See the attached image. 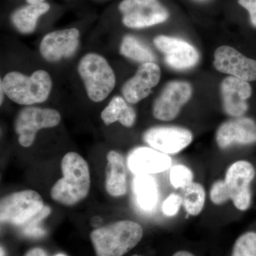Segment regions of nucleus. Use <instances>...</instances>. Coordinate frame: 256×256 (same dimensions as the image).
I'll use <instances>...</instances> for the list:
<instances>
[{
	"label": "nucleus",
	"instance_id": "dca6fc26",
	"mask_svg": "<svg viewBox=\"0 0 256 256\" xmlns=\"http://www.w3.org/2000/svg\"><path fill=\"white\" fill-rule=\"evenodd\" d=\"M171 158L166 154L146 146H138L128 154V168L136 175H150L169 169Z\"/></svg>",
	"mask_w": 256,
	"mask_h": 256
},
{
	"label": "nucleus",
	"instance_id": "2eb2a0df",
	"mask_svg": "<svg viewBox=\"0 0 256 256\" xmlns=\"http://www.w3.org/2000/svg\"><path fill=\"white\" fill-rule=\"evenodd\" d=\"M220 149H227L234 144H254L256 142V122L249 118L238 117L220 124L216 136Z\"/></svg>",
	"mask_w": 256,
	"mask_h": 256
},
{
	"label": "nucleus",
	"instance_id": "c85d7f7f",
	"mask_svg": "<svg viewBox=\"0 0 256 256\" xmlns=\"http://www.w3.org/2000/svg\"><path fill=\"white\" fill-rule=\"evenodd\" d=\"M24 233L26 235L30 236L32 237H40L42 236L45 234L44 230L43 229L40 228V227L28 226L24 230Z\"/></svg>",
	"mask_w": 256,
	"mask_h": 256
},
{
	"label": "nucleus",
	"instance_id": "5701e85b",
	"mask_svg": "<svg viewBox=\"0 0 256 256\" xmlns=\"http://www.w3.org/2000/svg\"><path fill=\"white\" fill-rule=\"evenodd\" d=\"M182 205L188 214L197 216L201 213L204 206L206 193L200 184L192 182L182 188Z\"/></svg>",
	"mask_w": 256,
	"mask_h": 256
},
{
	"label": "nucleus",
	"instance_id": "a211bd4d",
	"mask_svg": "<svg viewBox=\"0 0 256 256\" xmlns=\"http://www.w3.org/2000/svg\"><path fill=\"white\" fill-rule=\"evenodd\" d=\"M106 168V192L110 196L118 197L126 194L128 190L127 172L124 159L116 151H110L107 154Z\"/></svg>",
	"mask_w": 256,
	"mask_h": 256
},
{
	"label": "nucleus",
	"instance_id": "6ab92c4d",
	"mask_svg": "<svg viewBox=\"0 0 256 256\" xmlns=\"http://www.w3.org/2000/svg\"><path fill=\"white\" fill-rule=\"evenodd\" d=\"M132 192L141 210L151 212L156 208L159 192L156 180L150 175H136L132 181Z\"/></svg>",
	"mask_w": 256,
	"mask_h": 256
},
{
	"label": "nucleus",
	"instance_id": "7ed1b4c3",
	"mask_svg": "<svg viewBox=\"0 0 256 256\" xmlns=\"http://www.w3.org/2000/svg\"><path fill=\"white\" fill-rule=\"evenodd\" d=\"M5 95L20 105L30 106L47 100L52 90L50 74L38 70L31 76L18 72H10L1 80Z\"/></svg>",
	"mask_w": 256,
	"mask_h": 256
},
{
	"label": "nucleus",
	"instance_id": "412c9836",
	"mask_svg": "<svg viewBox=\"0 0 256 256\" xmlns=\"http://www.w3.org/2000/svg\"><path fill=\"white\" fill-rule=\"evenodd\" d=\"M50 9V5L46 2L28 4L15 11L12 15V22L22 33H32L36 28L38 18Z\"/></svg>",
	"mask_w": 256,
	"mask_h": 256
},
{
	"label": "nucleus",
	"instance_id": "2f4dec72",
	"mask_svg": "<svg viewBox=\"0 0 256 256\" xmlns=\"http://www.w3.org/2000/svg\"><path fill=\"white\" fill-rule=\"evenodd\" d=\"M44 1L45 0H26L30 4H41V3L44 2Z\"/></svg>",
	"mask_w": 256,
	"mask_h": 256
},
{
	"label": "nucleus",
	"instance_id": "cd10ccee",
	"mask_svg": "<svg viewBox=\"0 0 256 256\" xmlns=\"http://www.w3.org/2000/svg\"><path fill=\"white\" fill-rule=\"evenodd\" d=\"M238 3L248 10L250 14V22L256 28V0H238Z\"/></svg>",
	"mask_w": 256,
	"mask_h": 256
},
{
	"label": "nucleus",
	"instance_id": "473e14b6",
	"mask_svg": "<svg viewBox=\"0 0 256 256\" xmlns=\"http://www.w3.org/2000/svg\"><path fill=\"white\" fill-rule=\"evenodd\" d=\"M0 88H1V100H0V104H2L3 100H4V95L5 94L4 88H3L2 82H1V86H0Z\"/></svg>",
	"mask_w": 256,
	"mask_h": 256
},
{
	"label": "nucleus",
	"instance_id": "1a4fd4ad",
	"mask_svg": "<svg viewBox=\"0 0 256 256\" xmlns=\"http://www.w3.org/2000/svg\"><path fill=\"white\" fill-rule=\"evenodd\" d=\"M192 96V88L188 82L180 80L168 82L154 100L153 116L160 120H172Z\"/></svg>",
	"mask_w": 256,
	"mask_h": 256
},
{
	"label": "nucleus",
	"instance_id": "393cba45",
	"mask_svg": "<svg viewBox=\"0 0 256 256\" xmlns=\"http://www.w3.org/2000/svg\"><path fill=\"white\" fill-rule=\"evenodd\" d=\"M194 174L190 168L178 164L172 168L170 173V182L175 188H184L193 182Z\"/></svg>",
	"mask_w": 256,
	"mask_h": 256
},
{
	"label": "nucleus",
	"instance_id": "7c9ffc66",
	"mask_svg": "<svg viewBox=\"0 0 256 256\" xmlns=\"http://www.w3.org/2000/svg\"><path fill=\"white\" fill-rule=\"evenodd\" d=\"M172 256H194L191 252H185V250H181V252H175L174 255Z\"/></svg>",
	"mask_w": 256,
	"mask_h": 256
},
{
	"label": "nucleus",
	"instance_id": "aec40b11",
	"mask_svg": "<svg viewBox=\"0 0 256 256\" xmlns=\"http://www.w3.org/2000/svg\"><path fill=\"white\" fill-rule=\"evenodd\" d=\"M100 117L107 126L118 121L124 127L130 128L136 122V114L124 98L120 96H114L102 111Z\"/></svg>",
	"mask_w": 256,
	"mask_h": 256
},
{
	"label": "nucleus",
	"instance_id": "6e6552de",
	"mask_svg": "<svg viewBox=\"0 0 256 256\" xmlns=\"http://www.w3.org/2000/svg\"><path fill=\"white\" fill-rule=\"evenodd\" d=\"M256 170L252 164L244 160L236 162L229 166L226 174V186L234 206L246 210L252 203L250 184L255 178Z\"/></svg>",
	"mask_w": 256,
	"mask_h": 256
},
{
	"label": "nucleus",
	"instance_id": "bb28decb",
	"mask_svg": "<svg viewBox=\"0 0 256 256\" xmlns=\"http://www.w3.org/2000/svg\"><path fill=\"white\" fill-rule=\"evenodd\" d=\"M182 205V196L176 194H171L162 204V212L168 216H173L178 214Z\"/></svg>",
	"mask_w": 256,
	"mask_h": 256
},
{
	"label": "nucleus",
	"instance_id": "20e7f679",
	"mask_svg": "<svg viewBox=\"0 0 256 256\" xmlns=\"http://www.w3.org/2000/svg\"><path fill=\"white\" fill-rule=\"evenodd\" d=\"M79 75L88 96L94 102L105 100L116 86V76L108 62L96 54L84 56L78 64Z\"/></svg>",
	"mask_w": 256,
	"mask_h": 256
},
{
	"label": "nucleus",
	"instance_id": "c756f323",
	"mask_svg": "<svg viewBox=\"0 0 256 256\" xmlns=\"http://www.w3.org/2000/svg\"><path fill=\"white\" fill-rule=\"evenodd\" d=\"M24 256H50L48 254L41 248H34L28 250Z\"/></svg>",
	"mask_w": 256,
	"mask_h": 256
},
{
	"label": "nucleus",
	"instance_id": "9d476101",
	"mask_svg": "<svg viewBox=\"0 0 256 256\" xmlns=\"http://www.w3.org/2000/svg\"><path fill=\"white\" fill-rule=\"evenodd\" d=\"M143 140L156 150L174 154L191 144L193 134L186 128L162 126L148 129L143 134Z\"/></svg>",
	"mask_w": 256,
	"mask_h": 256
},
{
	"label": "nucleus",
	"instance_id": "72a5a7b5",
	"mask_svg": "<svg viewBox=\"0 0 256 256\" xmlns=\"http://www.w3.org/2000/svg\"><path fill=\"white\" fill-rule=\"evenodd\" d=\"M1 256H5V252L2 247H1Z\"/></svg>",
	"mask_w": 256,
	"mask_h": 256
},
{
	"label": "nucleus",
	"instance_id": "c9c22d12",
	"mask_svg": "<svg viewBox=\"0 0 256 256\" xmlns=\"http://www.w3.org/2000/svg\"><path fill=\"white\" fill-rule=\"evenodd\" d=\"M140 256V255H134V256Z\"/></svg>",
	"mask_w": 256,
	"mask_h": 256
},
{
	"label": "nucleus",
	"instance_id": "b1692460",
	"mask_svg": "<svg viewBox=\"0 0 256 256\" xmlns=\"http://www.w3.org/2000/svg\"><path fill=\"white\" fill-rule=\"evenodd\" d=\"M232 256H256V233L247 232L240 236L234 244Z\"/></svg>",
	"mask_w": 256,
	"mask_h": 256
},
{
	"label": "nucleus",
	"instance_id": "9b49d317",
	"mask_svg": "<svg viewBox=\"0 0 256 256\" xmlns=\"http://www.w3.org/2000/svg\"><path fill=\"white\" fill-rule=\"evenodd\" d=\"M154 44L164 55L166 64L175 70L193 68L200 60L196 48L181 38L161 35L154 38Z\"/></svg>",
	"mask_w": 256,
	"mask_h": 256
},
{
	"label": "nucleus",
	"instance_id": "f704fd0d",
	"mask_svg": "<svg viewBox=\"0 0 256 256\" xmlns=\"http://www.w3.org/2000/svg\"><path fill=\"white\" fill-rule=\"evenodd\" d=\"M54 256H67L66 254H57Z\"/></svg>",
	"mask_w": 256,
	"mask_h": 256
},
{
	"label": "nucleus",
	"instance_id": "a878e982",
	"mask_svg": "<svg viewBox=\"0 0 256 256\" xmlns=\"http://www.w3.org/2000/svg\"><path fill=\"white\" fill-rule=\"evenodd\" d=\"M210 198L212 202L216 205L223 204L230 200L224 180H218L213 184L210 188Z\"/></svg>",
	"mask_w": 256,
	"mask_h": 256
},
{
	"label": "nucleus",
	"instance_id": "39448f33",
	"mask_svg": "<svg viewBox=\"0 0 256 256\" xmlns=\"http://www.w3.org/2000/svg\"><path fill=\"white\" fill-rule=\"evenodd\" d=\"M43 198L34 190H23L3 197L0 203L2 223L26 225L44 207Z\"/></svg>",
	"mask_w": 256,
	"mask_h": 256
},
{
	"label": "nucleus",
	"instance_id": "ddd939ff",
	"mask_svg": "<svg viewBox=\"0 0 256 256\" xmlns=\"http://www.w3.org/2000/svg\"><path fill=\"white\" fill-rule=\"evenodd\" d=\"M161 70L154 62L141 64L136 75L124 82L122 94L124 100L136 104L150 94L152 89L159 84Z\"/></svg>",
	"mask_w": 256,
	"mask_h": 256
},
{
	"label": "nucleus",
	"instance_id": "f257e3e1",
	"mask_svg": "<svg viewBox=\"0 0 256 256\" xmlns=\"http://www.w3.org/2000/svg\"><path fill=\"white\" fill-rule=\"evenodd\" d=\"M62 174L50 190L54 201L64 206H74L85 200L90 188L88 164L76 152L67 153L62 160Z\"/></svg>",
	"mask_w": 256,
	"mask_h": 256
},
{
	"label": "nucleus",
	"instance_id": "f3484780",
	"mask_svg": "<svg viewBox=\"0 0 256 256\" xmlns=\"http://www.w3.org/2000/svg\"><path fill=\"white\" fill-rule=\"evenodd\" d=\"M220 89L226 114L238 118L246 112L248 108L246 101L252 95V88L248 82L229 76L224 79Z\"/></svg>",
	"mask_w": 256,
	"mask_h": 256
},
{
	"label": "nucleus",
	"instance_id": "4468645a",
	"mask_svg": "<svg viewBox=\"0 0 256 256\" xmlns=\"http://www.w3.org/2000/svg\"><path fill=\"white\" fill-rule=\"evenodd\" d=\"M80 33L77 28L50 32L44 37L40 44V52L48 62H58L72 56L76 52Z\"/></svg>",
	"mask_w": 256,
	"mask_h": 256
},
{
	"label": "nucleus",
	"instance_id": "f03ea898",
	"mask_svg": "<svg viewBox=\"0 0 256 256\" xmlns=\"http://www.w3.org/2000/svg\"><path fill=\"white\" fill-rule=\"evenodd\" d=\"M143 236V228L132 220H124L96 228L90 233L97 256H124L136 246Z\"/></svg>",
	"mask_w": 256,
	"mask_h": 256
},
{
	"label": "nucleus",
	"instance_id": "0eeeda50",
	"mask_svg": "<svg viewBox=\"0 0 256 256\" xmlns=\"http://www.w3.org/2000/svg\"><path fill=\"white\" fill-rule=\"evenodd\" d=\"M122 22L132 28H150L164 22L170 13L158 0H124L119 4Z\"/></svg>",
	"mask_w": 256,
	"mask_h": 256
},
{
	"label": "nucleus",
	"instance_id": "423d86ee",
	"mask_svg": "<svg viewBox=\"0 0 256 256\" xmlns=\"http://www.w3.org/2000/svg\"><path fill=\"white\" fill-rule=\"evenodd\" d=\"M60 112L54 109L24 108L20 111L14 122L18 142L24 148L32 146L38 131L56 127L60 124Z\"/></svg>",
	"mask_w": 256,
	"mask_h": 256
},
{
	"label": "nucleus",
	"instance_id": "4be33fe9",
	"mask_svg": "<svg viewBox=\"0 0 256 256\" xmlns=\"http://www.w3.org/2000/svg\"><path fill=\"white\" fill-rule=\"evenodd\" d=\"M120 54L128 58L142 64L154 62L156 60L152 50L132 35L124 37L121 43Z\"/></svg>",
	"mask_w": 256,
	"mask_h": 256
},
{
	"label": "nucleus",
	"instance_id": "f8f14e48",
	"mask_svg": "<svg viewBox=\"0 0 256 256\" xmlns=\"http://www.w3.org/2000/svg\"><path fill=\"white\" fill-rule=\"evenodd\" d=\"M214 66L218 72L245 82L256 80V60L247 58L232 47H218L214 53Z\"/></svg>",
	"mask_w": 256,
	"mask_h": 256
}]
</instances>
